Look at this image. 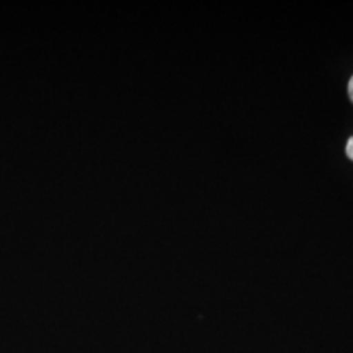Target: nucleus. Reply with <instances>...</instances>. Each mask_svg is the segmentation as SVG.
<instances>
[{
	"label": "nucleus",
	"instance_id": "obj_1",
	"mask_svg": "<svg viewBox=\"0 0 353 353\" xmlns=\"http://www.w3.org/2000/svg\"><path fill=\"white\" fill-rule=\"evenodd\" d=\"M345 151H347V156L351 159L353 161V138L348 140V143H347V148H345Z\"/></svg>",
	"mask_w": 353,
	"mask_h": 353
},
{
	"label": "nucleus",
	"instance_id": "obj_2",
	"mask_svg": "<svg viewBox=\"0 0 353 353\" xmlns=\"http://www.w3.org/2000/svg\"><path fill=\"white\" fill-rule=\"evenodd\" d=\"M348 93H350V97H351V101L353 102V76L350 80V84H348Z\"/></svg>",
	"mask_w": 353,
	"mask_h": 353
}]
</instances>
